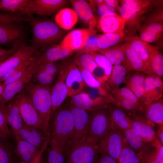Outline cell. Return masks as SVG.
<instances>
[{"label":"cell","mask_w":163,"mask_h":163,"mask_svg":"<svg viewBox=\"0 0 163 163\" xmlns=\"http://www.w3.org/2000/svg\"><path fill=\"white\" fill-rule=\"evenodd\" d=\"M34 56L29 58L22 62L5 76L2 82L5 86L8 83L14 82L21 77L31 63Z\"/></svg>","instance_id":"f35d334b"},{"label":"cell","mask_w":163,"mask_h":163,"mask_svg":"<svg viewBox=\"0 0 163 163\" xmlns=\"http://www.w3.org/2000/svg\"><path fill=\"white\" fill-rule=\"evenodd\" d=\"M7 104L0 105V139H6L10 134L7 120Z\"/></svg>","instance_id":"c3c4849f"},{"label":"cell","mask_w":163,"mask_h":163,"mask_svg":"<svg viewBox=\"0 0 163 163\" xmlns=\"http://www.w3.org/2000/svg\"><path fill=\"white\" fill-rule=\"evenodd\" d=\"M52 87L34 85L29 82L25 86L26 92L44 123L45 131L49 132V124L52 108Z\"/></svg>","instance_id":"7a4b0ae2"},{"label":"cell","mask_w":163,"mask_h":163,"mask_svg":"<svg viewBox=\"0 0 163 163\" xmlns=\"http://www.w3.org/2000/svg\"><path fill=\"white\" fill-rule=\"evenodd\" d=\"M118 163H139L136 154L129 146L126 140L119 158Z\"/></svg>","instance_id":"f6af8a7d"},{"label":"cell","mask_w":163,"mask_h":163,"mask_svg":"<svg viewBox=\"0 0 163 163\" xmlns=\"http://www.w3.org/2000/svg\"><path fill=\"white\" fill-rule=\"evenodd\" d=\"M69 1L78 17L84 22L88 28L94 29L96 21L92 10L88 3L84 0Z\"/></svg>","instance_id":"7402d4cb"},{"label":"cell","mask_w":163,"mask_h":163,"mask_svg":"<svg viewBox=\"0 0 163 163\" xmlns=\"http://www.w3.org/2000/svg\"><path fill=\"white\" fill-rule=\"evenodd\" d=\"M161 126L156 133V138L159 142L162 145L163 144V125Z\"/></svg>","instance_id":"94428289"},{"label":"cell","mask_w":163,"mask_h":163,"mask_svg":"<svg viewBox=\"0 0 163 163\" xmlns=\"http://www.w3.org/2000/svg\"><path fill=\"white\" fill-rule=\"evenodd\" d=\"M99 26L104 33H119L124 31L125 21L117 14L101 17Z\"/></svg>","instance_id":"d4e9b609"},{"label":"cell","mask_w":163,"mask_h":163,"mask_svg":"<svg viewBox=\"0 0 163 163\" xmlns=\"http://www.w3.org/2000/svg\"><path fill=\"white\" fill-rule=\"evenodd\" d=\"M88 52L97 66L104 71L107 80L112 70L113 66L112 64L104 55L99 53L95 51Z\"/></svg>","instance_id":"7bdbcfd3"},{"label":"cell","mask_w":163,"mask_h":163,"mask_svg":"<svg viewBox=\"0 0 163 163\" xmlns=\"http://www.w3.org/2000/svg\"><path fill=\"white\" fill-rule=\"evenodd\" d=\"M114 97L118 96L129 101L137 106L142 108V104L141 103L133 92L125 86L110 91Z\"/></svg>","instance_id":"ee69618b"},{"label":"cell","mask_w":163,"mask_h":163,"mask_svg":"<svg viewBox=\"0 0 163 163\" xmlns=\"http://www.w3.org/2000/svg\"><path fill=\"white\" fill-rule=\"evenodd\" d=\"M139 37L142 40L149 43L154 42L162 36V34H155L147 31L139 29Z\"/></svg>","instance_id":"816d5d0a"},{"label":"cell","mask_w":163,"mask_h":163,"mask_svg":"<svg viewBox=\"0 0 163 163\" xmlns=\"http://www.w3.org/2000/svg\"><path fill=\"white\" fill-rule=\"evenodd\" d=\"M77 66L81 72L83 80L87 86L91 88H101L105 86L102 85L90 72L80 66Z\"/></svg>","instance_id":"7dc6e473"},{"label":"cell","mask_w":163,"mask_h":163,"mask_svg":"<svg viewBox=\"0 0 163 163\" xmlns=\"http://www.w3.org/2000/svg\"><path fill=\"white\" fill-rule=\"evenodd\" d=\"M30 163H30H27V162L21 161V162H18V163Z\"/></svg>","instance_id":"e7e4bbea"},{"label":"cell","mask_w":163,"mask_h":163,"mask_svg":"<svg viewBox=\"0 0 163 163\" xmlns=\"http://www.w3.org/2000/svg\"><path fill=\"white\" fill-rule=\"evenodd\" d=\"M127 112L130 120L131 129L144 141L152 143L157 139L155 123L149 120L142 114Z\"/></svg>","instance_id":"30bf717a"},{"label":"cell","mask_w":163,"mask_h":163,"mask_svg":"<svg viewBox=\"0 0 163 163\" xmlns=\"http://www.w3.org/2000/svg\"><path fill=\"white\" fill-rule=\"evenodd\" d=\"M48 134L24 123L17 133L23 139L39 148L44 144Z\"/></svg>","instance_id":"d6986e66"},{"label":"cell","mask_w":163,"mask_h":163,"mask_svg":"<svg viewBox=\"0 0 163 163\" xmlns=\"http://www.w3.org/2000/svg\"><path fill=\"white\" fill-rule=\"evenodd\" d=\"M90 112L89 114L90 138L97 143L108 131L113 127L110 113L108 108Z\"/></svg>","instance_id":"5b68a950"},{"label":"cell","mask_w":163,"mask_h":163,"mask_svg":"<svg viewBox=\"0 0 163 163\" xmlns=\"http://www.w3.org/2000/svg\"><path fill=\"white\" fill-rule=\"evenodd\" d=\"M97 144L90 137L72 142L67 151L66 163H95L99 154Z\"/></svg>","instance_id":"277c9868"},{"label":"cell","mask_w":163,"mask_h":163,"mask_svg":"<svg viewBox=\"0 0 163 163\" xmlns=\"http://www.w3.org/2000/svg\"><path fill=\"white\" fill-rule=\"evenodd\" d=\"M85 85V83H75L68 89V95L71 97L83 92Z\"/></svg>","instance_id":"11a10c76"},{"label":"cell","mask_w":163,"mask_h":163,"mask_svg":"<svg viewBox=\"0 0 163 163\" xmlns=\"http://www.w3.org/2000/svg\"><path fill=\"white\" fill-rule=\"evenodd\" d=\"M46 150V163H66V152L55 139L51 137Z\"/></svg>","instance_id":"836d02e7"},{"label":"cell","mask_w":163,"mask_h":163,"mask_svg":"<svg viewBox=\"0 0 163 163\" xmlns=\"http://www.w3.org/2000/svg\"><path fill=\"white\" fill-rule=\"evenodd\" d=\"M32 0H0V10L10 12L21 11L27 6Z\"/></svg>","instance_id":"60d3db41"},{"label":"cell","mask_w":163,"mask_h":163,"mask_svg":"<svg viewBox=\"0 0 163 163\" xmlns=\"http://www.w3.org/2000/svg\"><path fill=\"white\" fill-rule=\"evenodd\" d=\"M78 17L73 9L62 8L56 13L55 20L56 24L60 28L69 30L72 28L76 23Z\"/></svg>","instance_id":"d6a6232c"},{"label":"cell","mask_w":163,"mask_h":163,"mask_svg":"<svg viewBox=\"0 0 163 163\" xmlns=\"http://www.w3.org/2000/svg\"><path fill=\"white\" fill-rule=\"evenodd\" d=\"M108 106L112 124L113 127L122 133L129 129H131L130 120L127 113L120 107L112 104Z\"/></svg>","instance_id":"484cf974"},{"label":"cell","mask_w":163,"mask_h":163,"mask_svg":"<svg viewBox=\"0 0 163 163\" xmlns=\"http://www.w3.org/2000/svg\"><path fill=\"white\" fill-rule=\"evenodd\" d=\"M124 31L119 33H107L97 35V43L99 49H105L125 40Z\"/></svg>","instance_id":"74e56055"},{"label":"cell","mask_w":163,"mask_h":163,"mask_svg":"<svg viewBox=\"0 0 163 163\" xmlns=\"http://www.w3.org/2000/svg\"><path fill=\"white\" fill-rule=\"evenodd\" d=\"M73 51L59 45H54L49 47L43 52H38L37 63L44 61L55 62L66 58Z\"/></svg>","instance_id":"f546056e"},{"label":"cell","mask_w":163,"mask_h":163,"mask_svg":"<svg viewBox=\"0 0 163 163\" xmlns=\"http://www.w3.org/2000/svg\"><path fill=\"white\" fill-rule=\"evenodd\" d=\"M96 32L94 29L89 28L73 30L66 36L60 45L73 51L82 49L89 37Z\"/></svg>","instance_id":"5bb4252c"},{"label":"cell","mask_w":163,"mask_h":163,"mask_svg":"<svg viewBox=\"0 0 163 163\" xmlns=\"http://www.w3.org/2000/svg\"><path fill=\"white\" fill-rule=\"evenodd\" d=\"M94 1L97 5V6L102 4H106L104 0H94Z\"/></svg>","instance_id":"be15d7a7"},{"label":"cell","mask_w":163,"mask_h":163,"mask_svg":"<svg viewBox=\"0 0 163 163\" xmlns=\"http://www.w3.org/2000/svg\"><path fill=\"white\" fill-rule=\"evenodd\" d=\"M144 88L145 97L144 103L162 98L163 82L160 78L153 75H146L144 81Z\"/></svg>","instance_id":"ac0fdd59"},{"label":"cell","mask_w":163,"mask_h":163,"mask_svg":"<svg viewBox=\"0 0 163 163\" xmlns=\"http://www.w3.org/2000/svg\"><path fill=\"white\" fill-rule=\"evenodd\" d=\"M14 22H0V46L19 40L23 36L22 30Z\"/></svg>","instance_id":"603a6c76"},{"label":"cell","mask_w":163,"mask_h":163,"mask_svg":"<svg viewBox=\"0 0 163 163\" xmlns=\"http://www.w3.org/2000/svg\"><path fill=\"white\" fill-rule=\"evenodd\" d=\"M55 76L36 67L30 82L36 85L49 86L54 81Z\"/></svg>","instance_id":"ab89813d"},{"label":"cell","mask_w":163,"mask_h":163,"mask_svg":"<svg viewBox=\"0 0 163 163\" xmlns=\"http://www.w3.org/2000/svg\"><path fill=\"white\" fill-rule=\"evenodd\" d=\"M71 103L88 112L107 108L111 104L105 99H93L83 92L71 97Z\"/></svg>","instance_id":"e0dca14e"},{"label":"cell","mask_w":163,"mask_h":163,"mask_svg":"<svg viewBox=\"0 0 163 163\" xmlns=\"http://www.w3.org/2000/svg\"><path fill=\"white\" fill-rule=\"evenodd\" d=\"M119 13L121 17L125 21L126 35H137L143 16L140 15L120 0Z\"/></svg>","instance_id":"2e32d148"},{"label":"cell","mask_w":163,"mask_h":163,"mask_svg":"<svg viewBox=\"0 0 163 163\" xmlns=\"http://www.w3.org/2000/svg\"><path fill=\"white\" fill-rule=\"evenodd\" d=\"M122 64L129 71L141 72L147 75H153L143 61L131 50L126 43L124 60Z\"/></svg>","instance_id":"cb8c5ba5"},{"label":"cell","mask_w":163,"mask_h":163,"mask_svg":"<svg viewBox=\"0 0 163 163\" xmlns=\"http://www.w3.org/2000/svg\"><path fill=\"white\" fill-rule=\"evenodd\" d=\"M127 71L126 69L121 64L113 66L111 74L105 84L109 91L119 87L126 79Z\"/></svg>","instance_id":"d590c367"},{"label":"cell","mask_w":163,"mask_h":163,"mask_svg":"<svg viewBox=\"0 0 163 163\" xmlns=\"http://www.w3.org/2000/svg\"><path fill=\"white\" fill-rule=\"evenodd\" d=\"M126 45L125 42L120 45H115L105 49H99L97 52L104 55L112 65L121 64L124 60Z\"/></svg>","instance_id":"e575fe53"},{"label":"cell","mask_w":163,"mask_h":163,"mask_svg":"<svg viewBox=\"0 0 163 163\" xmlns=\"http://www.w3.org/2000/svg\"><path fill=\"white\" fill-rule=\"evenodd\" d=\"M142 114L146 118L154 123L163 124V100L162 98L142 104Z\"/></svg>","instance_id":"4316f807"},{"label":"cell","mask_w":163,"mask_h":163,"mask_svg":"<svg viewBox=\"0 0 163 163\" xmlns=\"http://www.w3.org/2000/svg\"><path fill=\"white\" fill-rule=\"evenodd\" d=\"M105 3L113 8L116 11L119 12L120 6L119 4L120 0H104Z\"/></svg>","instance_id":"680465c9"},{"label":"cell","mask_w":163,"mask_h":163,"mask_svg":"<svg viewBox=\"0 0 163 163\" xmlns=\"http://www.w3.org/2000/svg\"><path fill=\"white\" fill-rule=\"evenodd\" d=\"M44 152L43 149H40L35 158L30 163H41Z\"/></svg>","instance_id":"91938a15"},{"label":"cell","mask_w":163,"mask_h":163,"mask_svg":"<svg viewBox=\"0 0 163 163\" xmlns=\"http://www.w3.org/2000/svg\"><path fill=\"white\" fill-rule=\"evenodd\" d=\"M137 155L139 163H163V145L156 139Z\"/></svg>","instance_id":"ffe728a7"},{"label":"cell","mask_w":163,"mask_h":163,"mask_svg":"<svg viewBox=\"0 0 163 163\" xmlns=\"http://www.w3.org/2000/svg\"><path fill=\"white\" fill-rule=\"evenodd\" d=\"M19 107L21 117L26 124L48 134L49 132L47 133L45 131L43 120L32 104L25 89L20 101Z\"/></svg>","instance_id":"4fadbf2b"},{"label":"cell","mask_w":163,"mask_h":163,"mask_svg":"<svg viewBox=\"0 0 163 163\" xmlns=\"http://www.w3.org/2000/svg\"><path fill=\"white\" fill-rule=\"evenodd\" d=\"M97 12L101 17L116 14V11L113 8L106 4L97 6Z\"/></svg>","instance_id":"9f6ffc18"},{"label":"cell","mask_w":163,"mask_h":163,"mask_svg":"<svg viewBox=\"0 0 163 163\" xmlns=\"http://www.w3.org/2000/svg\"><path fill=\"white\" fill-rule=\"evenodd\" d=\"M66 0H34L20 11L25 16L36 14L41 16L50 15L57 13L68 3Z\"/></svg>","instance_id":"ba28073f"},{"label":"cell","mask_w":163,"mask_h":163,"mask_svg":"<svg viewBox=\"0 0 163 163\" xmlns=\"http://www.w3.org/2000/svg\"><path fill=\"white\" fill-rule=\"evenodd\" d=\"M1 140L0 139V163H11V152Z\"/></svg>","instance_id":"f5cc1de1"},{"label":"cell","mask_w":163,"mask_h":163,"mask_svg":"<svg viewBox=\"0 0 163 163\" xmlns=\"http://www.w3.org/2000/svg\"><path fill=\"white\" fill-rule=\"evenodd\" d=\"M24 90V88L16 95L9 104H7V122L14 135L17 134L24 123L20 113L19 107L20 101Z\"/></svg>","instance_id":"9a60e30c"},{"label":"cell","mask_w":163,"mask_h":163,"mask_svg":"<svg viewBox=\"0 0 163 163\" xmlns=\"http://www.w3.org/2000/svg\"><path fill=\"white\" fill-rule=\"evenodd\" d=\"M34 46H44L59 40L64 32L56 23L48 20L34 18L29 20Z\"/></svg>","instance_id":"3957f363"},{"label":"cell","mask_w":163,"mask_h":163,"mask_svg":"<svg viewBox=\"0 0 163 163\" xmlns=\"http://www.w3.org/2000/svg\"><path fill=\"white\" fill-rule=\"evenodd\" d=\"M77 82L85 83L76 64L75 62L70 63L69 71L66 80L67 90L73 84Z\"/></svg>","instance_id":"bcb514c9"},{"label":"cell","mask_w":163,"mask_h":163,"mask_svg":"<svg viewBox=\"0 0 163 163\" xmlns=\"http://www.w3.org/2000/svg\"><path fill=\"white\" fill-rule=\"evenodd\" d=\"M120 1L142 16L160 8L163 3V0H121Z\"/></svg>","instance_id":"f1b7e54d"},{"label":"cell","mask_w":163,"mask_h":163,"mask_svg":"<svg viewBox=\"0 0 163 163\" xmlns=\"http://www.w3.org/2000/svg\"><path fill=\"white\" fill-rule=\"evenodd\" d=\"M146 75L136 72L131 75L126 82L125 87L129 89L142 103L145 101L144 84Z\"/></svg>","instance_id":"4dcf8cb0"},{"label":"cell","mask_w":163,"mask_h":163,"mask_svg":"<svg viewBox=\"0 0 163 163\" xmlns=\"http://www.w3.org/2000/svg\"><path fill=\"white\" fill-rule=\"evenodd\" d=\"M122 133L127 144L136 155L152 143H148L144 141L132 129H128Z\"/></svg>","instance_id":"8d00e7d4"},{"label":"cell","mask_w":163,"mask_h":163,"mask_svg":"<svg viewBox=\"0 0 163 163\" xmlns=\"http://www.w3.org/2000/svg\"><path fill=\"white\" fill-rule=\"evenodd\" d=\"M95 163H118V161L109 156L100 154Z\"/></svg>","instance_id":"6f0895ef"},{"label":"cell","mask_w":163,"mask_h":163,"mask_svg":"<svg viewBox=\"0 0 163 163\" xmlns=\"http://www.w3.org/2000/svg\"><path fill=\"white\" fill-rule=\"evenodd\" d=\"M5 86L2 82H0V101L2 97Z\"/></svg>","instance_id":"6125c7cd"},{"label":"cell","mask_w":163,"mask_h":163,"mask_svg":"<svg viewBox=\"0 0 163 163\" xmlns=\"http://www.w3.org/2000/svg\"><path fill=\"white\" fill-rule=\"evenodd\" d=\"M37 67L50 74L56 76L60 71L62 66L54 63V62L44 61L37 62Z\"/></svg>","instance_id":"681fc988"},{"label":"cell","mask_w":163,"mask_h":163,"mask_svg":"<svg viewBox=\"0 0 163 163\" xmlns=\"http://www.w3.org/2000/svg\"><path fill=\"white\" fill-rule=\"evenodd\" d=\"M69 67V63L62 66L55 83L52 87L51 92L52 106L50 120L54 112L61 106L68 96L66 80Z\"/></svg>","instance_id":"7c38bea8"},{"label":"cell","mask_w":163,"mask_h":163,"mask_svg":"<svg viewBox=\"0 0 163 163\" xmlns=\"http://www.w3.org/2000/svg\"><path fill=\"white\" fill-rule=\"evenodd\" d=\"M14 135L16 141L14 149L15 154L22 161L30 162L35 158L40 148L23 139L17 134Z\"/></svg>","instance_id":"44dd1931"},{"label":"cell","mask_w":163,"mask_h":163,"mask_svg":"<svg viewBox=\"0 0 163 163\" xmlns=\"http://www.w3.org/2000/svg\"><path fill=\"white\" fill-rule=\"evenodd\" d=\"M51 137L66 152L72 142L74 127L69 107L60 106L54 112L49 124Z\"/></svg>","instance_id":"6da1fadb"},{"label":"cell","mask_w":163,"mask_h":163,"mask_svg":"<svg viewBox=\"0 0 163 163\" xmlns=\"http://www.w3.org/2000/svg\"><path fill=\"white\" fill-rule=\"evenodd\" d=\"M23 44V42L18 40L15 42L13 46L10 49L5 50L0 48V62H3L15 53Z\"/></svg>","instance_id":"f907efd6"},{"label":"cell","mask_w":163,"mask_h":163,"mask_svg":"<svg viewBox=\"0 0 163 163\" xmlns=\"http://www.w3.org/2000/svg\"><path fill=\"white\" fill-rule=\"evenodd\" d=\"M69 107L72 116L74 127V136L72 142L90 137L89 116L88 112L72 103Z\"/></svg>","instance_id":"8fae6325"},{"label":"cell","mask_w":163,"mask_h":163,"mask_svg":"<svg viewBox=\"0 0 163 163\" xmlns=\"http://www.w3.org/2000/svg\"><path fill=\"white\" fill-rule=\"evenodd\" d=\"M2 62H0V64L1 63H2Z\"/></svg>","instance_id":"03108f58"},{"label":"cell","mask_w":163,"mask_h":163,"mask_svg":"<svg viewBox=\"0 0 163 163\" xmlns=\"http://www.w3.org/2000/svg\"><path fill=\"white\" fill-rule=\"evenodd\" d=\"M142 42L149 54L150 67L153 75L161 79L163 76L162 55L157 46L142 40Z\"/></svg>","instance_id":"83f0119b"},{"label":"cell","mask_w":163,"mask_h":163,"mask_svg":"<svg viewBox=\"0 0 163 163\" xmlns=\"http://www.w3.org/2000/svg\"><path fill=\"white\" fill-rule=\"evenodd\" d=\"M125 41L129 48L143 61L152 74L149 54L139 37L137 35H126Z\"/></svg>","instance_id":"1f68e13d"},{"label":"cell","mask_w":163,"mask_h":163,"mask_svg":"<svg viewBox=\"0 0 163 163\" xmlns=\"http://www.w3.org/2000/svg\"><path fill=\"white\" fill-rule=\"evenodd\" d=\"M38 52L34 56L31 63L21 77L5 86L0 101V105L6 104L9 102L23 90L30 82L37 64Z\"/></svg>","instance_id":"52a82bcc"},{"label":"cell","mask_w":163,"mask_h":163,"mask_svg":"<svg viewBox=\"0 0 163 163\" xmlns=\"http://www.w3.org/2000/svg\"><path fill=\"white\" fill-rule=\"evenodd\" d=\"M38 52L36 46L23 44L0 64V82H2L5 76L10 71L25 59L34 56Z\"/></svg>","instance_id":"9c48e42d"},{"label":"cell","mask_w":163,"mask_h":163,"mask_svg":"<svg viewBox=\"0 0 163 163\" xmlns=\"http://www.w3.org/2000/svg\"><path fill=\"white\" fill-rule=\"evenodd\" d=\"M97 35L95 34L91 36L88 40L83 49V52H97L99 50L97 46Z\"/></svg>","instance_id":"db71d44e"},{"label":"cell","mask_w":163,"mask_h":163,"mask_svg":"<svg viewBox=\"0 0 163 163\" xmlns=\"http://www.w3.org/2000/svg\"><path fill=\"white\" fill-rule=\"evenodd\" d=\"M75 63L91 73L97 66L92 56L88 52L83 51L77 56Z\"/></svg>","instance_id":"b9f144b4"},{"label":"cell","mask_w":163,"mask_h":163,"mask_svg":"<svg viewBox=\"0 0 163 163\" xmlns=\"http://www.w3.org/2000/svg\"><path fill=\"white\" fill-rule=\"evenodd\" d=\"M125 141L122 133L113 127L97 143L99 152L100 154L109 156L118 161Z\"/></svg>","instance_id":"8992f818"}]
</instances>
